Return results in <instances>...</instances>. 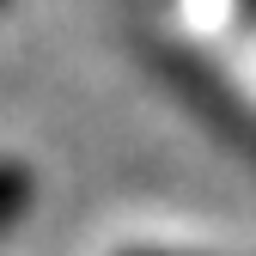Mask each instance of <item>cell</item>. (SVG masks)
Masks as SVG:
<instances>
[{"label": "cell", "mask_w": 256, "mask_h": 256, "mask_svg": "<svg viewBox=\"0 0 256 256\" xmlns=\"http://www.w3.org/2000/svg\"><path fill=\"white\" fill-rule=\"evenodd\" d=\"M128 256H171V250H128Z\"/></svg>", "instance_id": "obj_3"}, {"label": "cell", "mask_w": 256, "mask_h": 256, "mask_svg": "<svg viewBox=\"0 0 256 256\" xmlns=\"http://www.w3.org/2000/svg\"><path fill=\"white\" fill-rule=\"evenodd\" d=\"M152 68L189 110H196V122L214 128V140H226L238 158L256 165V104L214 68V61L189 55V49H171V43H152Z\"/></svg>", "instance_id": "obj_1"}, {"label": "cell", "mask_w": 256, "mask_h": 256, "mask_svg": "<svg viewBox=\"0 0 256 256\" xmlns=\"http://www.w3.org/2000/svg\"><path fill=\"white\" fill-rule=\"evenodd\" d=\"M24 202H30V171L18 158H0V238L12 232V220L24 214Z\"/></svg>", "instance_id": "obj_2"}, {"label": "cell", "mask_w": 256, "mask_h": 256, "mask_svg": "<svg viewBox=\"0 0 256 256\" xmlns=\"http://www.w3.org/2000/svg\"><path fill=\"white\" fill-rule=\"evenodd\" d=\"M250 12H256V0H250Z\"/></svg>", "instance_id": "obj_4"}]
</instances>
